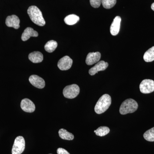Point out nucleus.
Segmentation results:
<instances>
[{
	"instance_id": "obj_1",
	"label": "nucleus",
	"mask_w": 154,
	"mask_h": 154,
	"mask_svg": "<svg viewBox=\"0 0 154 154\" xmlns=\"http://www.w3.org/2000/svg\"><path fill=\"white\" fill-rule=\"evenodd\" d=\"M28 14L30 19L34 23L39 26L45 25V22L40 10L35 6H31L28 8Z\"/></svg>"
},
{
	"instance_id": "obj_2",
	"label": "nucleus",
	"mask_w": 154,
	"mask_h": 154,
	"mask_svg": "<svg viewBox=\"0 0 154 154\" xmlns=\"http://www.w3.org/2000/svg\"><path fill=\"white\" fill-rule=\"evenodd\" d=\"M111 104V98L110 95L105 94L102 95L96 103L95 106V112L97 114H102L109 108Z\"/></svg>"
},
{
	"instance_id": "obj_3",
	"label": "nucleus",
	"mask_w": 154,
	"mask_h": 154,
	"mask_svg": "<svg viewBox=\"0 0 154 154\" xmlns=\"http://www.w3.org/2000/svg\"><path fill=\"white\" fill-rule=\"evenodd\" d=\"M138 105L134 99H128L122 102L119 108V112L122 115L133 113L137 110Z\"/></svg>"
},
{
	"instance_id": "obj_4",
	"label": "nucleus",
	"mask_w": 154,
	"mask_h": 154,
	"mask_svg": "<svg viewBox=\"0 0 154 154\" xmlns=\"http://www.w3.org/2000/svg\"><path fill=\"white\" fill-rule=\"evenodd\" d=\"M80 93V88L75 84L67 86L63 90V96L69 99H74L79 95Z\"/></svg>"
},
{
	"instance_id": "obj_5",
	"label": "nucleus",
	"mask_w": 154,
	"mask_h": 154,
	"mask_svg": "<svg viewBox=\"0 0 154 154\" xmlns=\"http://www.w3.org/2000/svg\"><path fill=\"white\" fill-rule=\"evenodd\" d=\"M25 139L22 136H18L16 138L12 150V154H21L25 149Z\"/></svg>"
},
{
	"instance_id": "obj_6",
	"label": "nucleus",
	"mask_w": 154,
	"mask_h": 154,
	"mask_svg": "<svg viewBox=\"0 0 154 154\" xmlns=\"http://www.w3.org/2000/svg\"><path fill=\"white\" fill-rule=\"evenodd\" d=\"M140 90L142 93L148 94L154 91V81L151 79L143 80L140 85Z\"/></svg>"
},
{
	"instance_id": "obj_7",
	"label": "nucleus",
	"mask_w": 154,
	"mask_h": 154,
	"mask_svg": "<svg viewBox=\"0 0 154 154\" xmlns=\"http://www.w3.org/2000/svg\"><path fill=\"white\" fill-rule=\"evenodd\" d=\"M72 63V60L69 57L65 56L59 60L57 66L61 70H67L71 68Z\"/></svg>"
},
{
	"instance_id": "obj_8",
	"label": "nucleus",
	"mask_w": 154,
	"mask_h": 154,
	"mask_svg": "<svg viewBox=\"0 0 154 154\" xmlns=\"http://www.w3.org/2000/svg\"><path fill=\"white\" fill-rule=\"evenodd\" d=\"M29 81L30 84L38 89H42L45 87V81L37 75H32L29 77Z\"/></svg>"
},
{
	"instance_id": "obj_9",
	"label": "nucleus",
	"mask_w": 154,
	"mask_h": 154,
	"mask_svg": "<svg viewBox=\"0 0 154 154\" xmlns=\"http://www.w3.org/2000/svg\"><path fill=\"white\" fill-rule=\"evenodd\" d=\"M21 107L23 111L28 113H32L35 110V105L30 99H22L21 103Z\"/></svg>"
},
{
	"instance_id": "obj_10",
	"label": "nucleus",
	"mask_w": 154,
	"mask_h": 154,
	"mask_svg": "<svg viewBox=\"0 0 154 154\" xmlns=\"http://www.w3.org/2000/svg\"><path fill=\"white\" fill-rule=\"evenodd\" d=\"M108 66V63L107 62L104 61H100L89 70V74L94 75L99 71L105 70Z\"/></svg>"
},
{
	"instance_id": "obj_11",
	"label": "nucleus",
	"mask_w": 154,
	"mask_h": 154,
	"mask_svg": "<svg viewBox=\"0 0 154 154\" xmlns=\"http://www.w3.org/2000/svg\"><path fill=\"white\" fill-rule=\"evenodd\" d=\"M20 22L19 17L16 15H13L7 17L5 23L8 27L18 29L20 27Z\"/></svg>"
},
{
	"instance_id": "obj_12",
	"label": "nucleus",
	"mask_w": 154,
	"mask_h": 154,
	"mask_svg": "<svg viewBox=\"0 0 154 154\" xmlns=\"http://www.w3.org/2000/svg\"><path fill=\"white\" fill-rule=\"evenodd\" d=\"M101 57V53L99 52L89 53L86 58V63L88 65H92L99 61Z\"/></svg>"
},
{
	"instance_id": "obj_13",
	"label": "nucleus",
	"mask_w": 154,
	"mask_h": 154,
	"mask_svg": "<svg viewBox=\"0 0 154 154\" xmlns=\"http://www.w3.org/2000/svg\"><path fill=\"white\" fill-rule=\"evenodd\" d=\"M121 21V17L119 16H117L113 19L110 27V32L113 36H116L119 33Z\"/></svg>"
},
{
	"instance_id": "obj_14",
	"label": "nucleus",
	"mask_w": 154,
	"mask_h": 154,
	"mask_svg": "<svg viewBox=\"0 0 154 154\" xmlns=\"http://www.w3.org/2000/svg\"><path fill=\"white\" fill-rule=\"evenodd\" d=\"M38 36V32L31 28H26L22 35V40L23 41H27L30 37H37Z\"/></svg>"
},
{
	"instance_id": "obj_15",
	"label": "nucleus",
	"mask_w": 154,
	"mask_h": 154,
	"mask_svg": "<svg viewBox=\"0 0 154 154\" xmlns=\"http://www.w3.org/2000/svg\"><path fill=\"white\" fill-rule=\"evenodd\" d=\"M28 58L33 63H39L43 60V56L42 54L39 51H34L29 54Z\"/></svg>"
},
{
	"instance_id": "obj_16",
	"label": "nucleus",
	"mask_w": 154,
	"mask_h": 154,
	"mask_svg": "<svg viewBox=\"0 0 154 154\" xmlns=\"http://www.w3.org/2000/svg\"><path fill=\"white\" fill-rule=\"evenodd\" d=\"M79 17L75 14L68 15L65 18V23L66 25H75L79 21Z\"/></svg>"
},
{
	"instance_id": "obj_17",
	"label": "nucleus",
	"mask_w": 154,
	"mask_h": 154,
	"mask_svg": "<svg viewBox=\"0 0 154 154\" xmlns=\"http://www.w3.org/2000/svg\"><path fill=\"white\" fill-rule=\"evenodd\" d=\"M59 135L61 138L65 140H71L74 138V136L72 134L68 132L66 130L63 128L60 130Z\"/></svg>"
},
{
	"instance_id": "obj_18",
	"label": "nucleus",
	"mask_w": 154,
	"mask_h": 154,
	"mask_svg": "<svg viewBox=\"0 0 154 154\" xmlns=\"http://www.w3.org/2000/svg\"><path fill=\"white\" fill-rule=\"evenodd\" d=\"M143 59L146 62H151L154 60V46L151 48L145 53Z\"/></svg>"
},
{
	"instance_id": "obj_19",
	"label": "nucleus",
	"mask_w": 154,
	"mask_h": 154,
	"mask_svg": "<svg viewBox=\"0 0 154 154\" xmlns=\"http://www.w3.org/2000/svg\"><path fill=\"white\" fill-rule=\"evenodd\" d=\"M57 43L54 40H50L44 46L45 49L48 52L52 53L57 48Z\"/></svg>"
},
{
	"instance_id": "obj_20",
	"label": "nucleus",
	"mask_w": 154,
	"mask_h": 154,
	"mask_svg": "<svg viewBox=\"0 0 154 154\" xmlns=\"http://www.w3.org/2000/svg\"><path fill=\"white\" fill-rule=\"evenodd\" d=\"M110 131V128L107 127L101 126L99 127V128L96 130L95 133L96 135L100 137H103L108 134Z\"/></svg>"
},
{
	"instance_id": "obj_21",
	"label": "nucleus",
	"mask_w": 154,
	"mask_h": 154,
	"mask_svg": "<svg viewBox=\"0 0 154 154\" xmlns=\"http://www.w3.org/2000/svg\"><path fill=\"white\" fill-rule=\"evenodd\" d=\"M143 137L148 141L154 142V127L146 131L143 134Z\"/></svg>"
},
{
	"instance_id": "obj_22",
	"label": "nucleus",
	"mask_w": 154,
	"mask_h": 154,
	"mask_svg": "<svg viewBox=\"0 0 154 154\" xmlns=\"http://www.w3.org/2000/svg\"><path fill=\"white\" fill-rule=\"evenodd\" d=\"M116 3V0H102L103 7L105 9H109L113 8Z\"/></svg>"
},
{
	"instance_id": "obj_23",
	"label": "nucleus",
	"mask_w": 154,
	"mask_h": 154,
	"mask_svg": "<svg viewBox=\"0 0 154 154\" xmlns=\"http://www.w3.org/2000/svg\"><path fill=\"white\" fill-rule=\"evenodd\" d=\"M91 6L93 8H99L102 4V0H90Z\"/></svg>"
},
{
	"instance_id": "obj_24",
	"label": "nucleus",
	"mask_w": 154,
	"mask_h": 154,
	"mask_svg": "<svg viewBox=\"0 0 154 154\" xmlns=\"http://www.w3.org/2000/svg\"><path fill=\"white\" fill-rule=\"evenodd\" d=\"M57 154H70L67 151L62 148H59L57 149Z\"/></svg>"
},
{
	"instance_id": "obj_25",
	"label": "nucleus",
	"mask_w": 154,
	"mask_h": 154,
	"mask_svg": "<svg viewBox=\"0 0 154 154\" xmlns=\"http://www.w3.org/2000/svg\"><path fill=\"white\" fill-rule=\"evenodd\" d=\"M151 8L153 11H154V3H153L152 5Z\"/></svg>"
},
{
	"instance_id": "obj_26",
	"label": "nucleus",
	"mask_w": 154,
	"mask_h": 154,
	"mask_svg": "<svg viewBox=\"0 0 154 154\" xmlns=\"http://www.w3.org/2000/svg\"><path fill=\"white\" fill-rule=\"evenodd\" d=\"M96 130H95V131H94V132L95 133V132H96Z\"/></svg>"
},
{
	"instance_id": "obj_27",
	"label": "nucleus",
	"mask_w": 154,
	"mask_h": 154,
	"mask_svg": "<svg viewBox=\"0 0 154 154\" xmlns=\"http://www.w3.org/2000/svg\"></svg>"
}]
</instances>
